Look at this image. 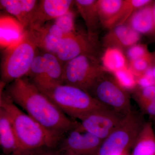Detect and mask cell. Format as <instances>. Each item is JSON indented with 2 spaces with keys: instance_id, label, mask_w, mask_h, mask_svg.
<instances>
[{
  "instance_id": "obj_23",
  "label": "cell",
  "mask_w": 155,
  "mask_h": 155,
  "mask_svg": "<svg viewBox=\"0 0 155 155\" xmlns=\"http://www.w3.org/2000/svg\"><path fill=\"white\" fill-rule=\"evenodd\" d=\"M112 74L118 83L128 91L130 90L133 91L137 87L135 76L128 67Z\"/></svg>"
},
{
  "instance_id": "obj_4",
  "label": "cell",
  "mask_w": 155,
  "mask_h": 155,
  "mask_svg": "<svg viewBox=\"0 0 155 155\" xmlns=\"http://www.w3.org/2000/svg\"><path fill=\"white\" fill-rule=\"evenodd\" d=\"M38 49L33 31L25 30L19 39L4 53L1 66V82L6 85L27 76Z\"/></svg>"
},
{
  "instance_id": "obj_32",
  "label": "cell",
  "mask_w": 155,
  "mask_h": 155,
  "mask_svg": "<svg viewBox=\"0 0 155 155\" xmlns=\"http://www.w3.org/2000/svg\"><path fill=\"white\" fill-rule=\"evenodd\" d=\"M153 14H154V18L155 22V2H154L153 5Z\"/></svg>"
},
{
  "instance_id": "obj_11",
  "label": "cell",
  "mask_w": 155,
  "mask_h": 155,
  "mask_svg": "<svg viewBox=\"0 0 155 155\" xmlns=\"http://www.w3.org/2000/svg\"><path fill=\"white\" fill-rule=\"evenodd\" d=\"M97 9L102 28L108 30L125 24L134 11L128 0H97Z\"/></svg>"
},
{
  "instance_id": "obj_3",
  "label": "cell",
  "mask_w": 155,
  "mask_h": 155,
  "mask_svg": "<svg viewBox=\"0 0 155 155\" xmlns=\"http://www.w3.org/2000/svg\"><path fill=\"white\" fill-rule=\"evenodd\" d=\"M37 87L63 113L73 119L81 120L94 111L108 108L87 92L76 87L60 84Z\"/></svg>"
},
{
  "instance_id": "obj_17",
  "label": "cell",
  "mask_w": 155,
  "mask_h": 155,
  "mask_svg": "<svg viewBox=\"0 0 155 155\" xmlns=\"http://www.w3.org/2000/svg\"><path fill=\"white\" fill-rule=\"evenodd\" d=\"M97 0H75L74 4L80 14L90 35L98 38L102 28L97 9Z\"/></svg>"
},
{
  "instance_id": "obj_5",
  "label": "cell",
  "mask_w": 155,
  "mask_h": 155,
  "mask_svg": "<svg viewBox=\"0 0 155 155\" xmlns=\"http://www.w3.org/2000/svg\"><path fill=\"white\" fill-rule=\"evenodd\" d=\"M145 124L141 113L132 110L123 116L119 125L93 155H123L128 153Z\"/></svg>"
},
{
  "instance_id": "obj_31",
  "label": "cell",
  "mask_w": 155,
  "mask_h": 155,
  "mask_svg": "<svg viewBox=\"0 0 155 155\" xmlns=\"http://www.w3.org/2000/svg\"><path fill=\"white\" fill-rule=\"evenodd\" d=\"M151 69L152 72L153 77L155 80V51L151 53Z\"/></svg>"
},
{
  "instance_id": "obj_9",
  "label": "cell",
  "mask_w": 155,
  "mask_h": 155,
  "mask_svg": "<svg viewBox=\"0 0 155 155\" xmlns=\"http://www.w3.org/2000/svg\"><path fill=\"white\" fill-rule=\"evenodd\" d=\"M123 116L109 108H103L86 116L78 127L104 140L119 125Z\"/></svg>"
},
{
  "instance_id": "obj_6",
  "label": "cell",
  "mask_w": 155,
  "mask_h": 155,
  "mask_svg": "<svg viewBox=\"0 0 155 155\" xmlns=\"http://www.w3.org/2000/svg\"><path fill=\"white\" fill-rule=\"evenodd\" d=\"M105 71L98 56L81 55L64 64L63 83L76 87L89 93Z\"/></svg>"
},
{
  "instance_id": "obj_29",
  "label": "cell",
  "mask_w": 155,
  "mask_h": 155,
  "mask_svg": "<svg viewBox=\"0 0 155 155\" xmlns=\"http://www.w3.org/2000/svg\"><path fill=\"white\" fill-rule=\"evenodd\" d=\"M44 148H42L35 150H23L9 155H41V153Z\"/></svg>"
},
{
  "instance_id": "obj_14",
  "label": "cell",
  "mask_w": 155,
  "mask_h": 155,
  "mask_svg": "<svg viewBox=\"0 0 155 155\" xmlns=\"http://www.w3.org/2000/svg\"><path fill=\"white\" fill-rule=\"evenodd\" d=\"M154 2L134 11L125 23L140 35L149 37L150 40L155 38Z\"/></svg>"
},
{
  "instance_id": "obj_34",
  "label": "cell",
  "mask_w": 155,
  "mask_h": 155,
  "mask_svg": "<svg viewBox=\"0 0 155 155\" xmlns=\"http://www.w3.org/2000/svg\"><path fill=\"white\" fill-rule=\"evenodd\" d=\"M151 42H155V38H154L153 39L151 40Z\"/></svg>"
},
{
  "instance_id": "obj_19",
  "label": "cell",
  "mask_w": 155,
  "mask_h": 155,
  "mask_svg": "<svg viewBox=\"0 0 155 155\" xmlns=\"http://www.w3.org/2000/svg\"><path fill=\"white\" fill-rule=\"evenodd\" d=\"M101 61L104 69L112 74L128 67V62L125 52L116 48L105 49Z\"/></svg>"
},
{
  "instance_id": "obj_30",
  "label": "cell",
  "mask_w": 155,
  "mask_h": 155,
  "mask_svg": "<svg viewBox=\"0 0 155 155\" xmlns=\"http://www.w3.org/2000/svg\"><path fill=\"white\" fill-rule=\"evenodd\" d=\"M62 152L59 149L45 148L44 149L41 155H61Z\"/></svg>"
},
{
  "instance_id": "obj_8",
  "label": "cell",
  "mask_w": 155,
  "mask_h": 155,
  "mask_svg": "<svg viewBox=\"0 0 155 155\" xmlns=\"http://www.w3.org/2000/svg\"><path fill=\"white\" fill-rule=\"evenodd\" d=\"M101 45L98 38L91 36L87 31L77 30L61 39L56 55L65 64L81 55L98 56Z\"/></svg>"
},
{
  "instance_id": "obj_15",
  "label": "cell",
  "mask_w": 155,
  "mask_h": 155,
  "mask_svg": "<svg viewBox=\"0 0 155 155\" xmlns=\"http://www.w3.org/2000/svg\"><path fill=\"white\" fill-rule=\"evenodd\" d=\"M39 1L36 0H1V9L14 16L25 30L28 28Z\"/></svg>"
},
{
  "instance_id": "obj_35",
  "label": "cell",
  "mask_w": 155,
  "mask_h": 155,
  "mask_svg": "<svg viewBox=\"0 0 155 155\" xmlns=\"http://www.w3.org/2000/svg\"><path fill=\"white\" fill-rule=\"evenodd\" d=\"M127 154H128H128H124V155H127Z\"/></svg>"
},
{
  "instance_id": "obj_22",
  "label": "cell",
  "mask_w": 155,
  "mask_h": 155,
  "mask_svg": "<svg viewBox=\"0 0 155 155\" xmlns=\"http://www.w3.org/2000/svg\"><path fill=\"white\" fill-rule=\"evenodd\" d=\"M45 73L44 58L40 50L38 49L31 65L28 72V78L35 84L40 83Z\"/></svg>"
},
{
  "instance_id": "obj_24",
  "label": "cell",
  "mask_w": 155,
  "mask_h": 155,
  "mask_svg": "<svg viewBox=\"0 0 155 155\" xmlns=\"http://www.w3.org/2000/svg\"><path fill=\"white\" fill-rule=\"evenodd\" d=\"M75 14L72 9L66 14L54 20V22L60 27L64 35H67L77 31L75 27Z\"/></svg>"
},
{
  "instance_id": "obj_21",
  "label": "cell",
  "mask_w": 155,
  "mask_h": 155,
  "mask_svg": "<svg viewBox=\"0 0 155 155\" xmlns=\"http://www.w3.org/2000/svg\"><path fill=\"white\" fill-rule=\"evenodd\" d=\"M32 30L35 35L39 49L56 54L61 39L50 34L44 26Z\"/></svg>"
},
{
  "instance_id": "obj_10",
  "label": "cell",
  "mask_w": 155,
  "mask_h": 155,
  "mask_svg": "<svg viewBox=\"0 0 155 155\" xmlns=\"http://www.w3.org/2000/svg\"><path fill=\"white\" fill-rule=\"evenodd\" d=\"M78 127L64 137L58 145V149L72 155H93L103 140Z\"/></svg>"
},
{
  "instance_id": "obj_2",
  "label": "cell",
  "mask_w": 155,
  "mask_h": 155,
  "mask_svg": "<svg viewBox=\"0 0 155 155\" xmlns=\"http://www.w3.org/2000/svg\"><path fill=\"white\" fill-rule=\"evenodd\" d=\"M4 87H1L0 107L5 110L11 119L19 142V152L58 147L61 140L19 109L3 90Z\"/></svg>"
},
{
  "instance_id": "obj_36",
  "label": "cell",
  "mask_w": 155,
  "mask_h": 155,
  "mask_svg": "<svg viewBox=\"0 0 155 155\" xmlns=\"http://www.w3.org/2000/svg\"><path fill=\"white\" fill-rule=\"evenodd\" d=\"M127 155H129V154H127Z\"/></svg>"
},
{
  "instance_id": "obj_16",
  "label": "cell",
  "mask_w": 155,
  "mask_h": 155,
  "mask_svg": "<svg viewBox=\"0 0 155 155\" xmlns=\"http://www.w3.org/2000/svg\"><path fill=\"white\" fill-rule=\"evenodd\" d=\"M0 145L3 155H9L19 151V146L10 117L0 107Z\"/></svg>"
},
{
  "instance_id": "obj_33",
  "label": "cell",
  "mask_w": 155,
  "mask_h": 155,
  "mask_svg": "<svg viewBox=\"0 0 155 155\" xmlns=\"http://www.w3.org/2000/svg\"><path fill=\"white\" fill-rule=\"evenodd\" d=\"M72 155L68 153H62V155Z\"/></svg>"
},
{
  "instance_id": "obj_25",
  "label": "cell",
  "mask_w": 155,
  "mask_h": 155,
  "mask_svg": "<svg viewBox=\"0 0 155 155\" xmlns=\"http://www.w3.org/2000/svg\"><path fill=\"white\" fill-rule=\"evenodd\" d=\"M128 64L130 62L150 55L147 44L140 43L134 45L125 52Z\"/></svg>"
},
{
  "instance_id": "obj_13",
  "label": "cell",
  "mask_w": 155,
  "mask_h": 155,
  "mask_svg": "<svg viewBox=\"0 0 155 155\" xmlns=\"http://www.w3.org/2000/svg\"><path fill=\"white\" fill-rule=\"evenodd\" d=\"M141 38V35L125 23L108 30L103 37L101 45L105 49L116 48L125 52L130 47L140 43Z\"/></svg>"
},
{
  "instance_id": "obj_7",
  "label": "cell",
  "mask_w": 155,
  "mask_h": 155,
  "mask_svg": "<svg viewBox=\"0 0 155 155\" xmlns=\"http://www.w3.org/2000/svg\"><path fill=\"white\" fill-rule=\"evenodd\" d=\"M89 94L101 104L122 116L132 111L129 91L118 83L112 73L107 71L97 79Z\"/></svg>"
},
{
  "instance_id": "obj_28",
  "label": "cell",
  "mask_w": 155,
  "mask_h": 155,
  "mask_svg": "<svg viewBox=\"0 0 155 155\" xmlns=\"http://www.w3.org/2000/svg\"><path fill=\"white\" fill-rule=\"evenodd\" d=\"M140 107L150 116H155V101L138 104Z\"/></svg>"
},
{
  "instance_id": "obj_27",
  "label": "cell",
  "mask_w": 155,
  "mask_h": 155,
  "mask_svg": "<svg viewBox=\"0 0 155 155\" xmlns=\"http://www.w3.org/2000/svg\"><path fill=\"white\" fill-rule=\"evenodd\" d=\"M43 26L50 34L56 38L62 39L65 36L61 28L54 22L53 23L48 22Z\"/></svg>"
},
{
  "instance_id": "obj_26",
  "label": "cell",
  "mask_w": 155,
  "mask_h": 155,
  "mask_svg": "<svg viewBox=\"0 0 155 155\" xmlns=\"http://www.w3.org/2000/svg\"><path fill=\"white\" fill-rule=\"evenodd\" d=\"M151 54L147 56L130 62L128 68L132 72L135 78L144 75L147 71L151 68Z\"/></svg>"
},
{
  "instance_id": "obj_1",
  "label": "cell",
  "mask_w": 155,
  "mask_h": 155,
  "mask_svg": "<svg viewBox=\"0 0 155 155\" xmlns=\"http://www.w3.org/2000/svg\"><path fill=\"white\" fill-rule=\"evenodd\" d=\"M5 91L14 104L61 140L80 124L67 117L27 76L11 82Z\"/></svg>"
},
{
  "instance_id": "obj_12",
  "label": "cell",
  "mask_w": 155,
  "mask_h": 155,
  "mask_svg": "<svg viewBox=\"0 0 155 155\" xmlns=\"http://www.w3.org/2000/svg\"><path fill=\"white\" fill-rule=\"evenodd\" d=\"M74 4V1L72 0L39 1L27 29L37 30L41 28L47 22L66 14Z\"/></svg>"
},
{
  "instance_id": "obj_20",
  "label": "cell",
  "mask_w": 155,
  "mask_h": 155,
  "mask_svg": "<svg viewBox=\"0 0 155 155\" xmlns=\"http://www.w3.org/2000/svg\"><path fill=\"white\" fill-rule=\"evenodd\" d=\"M131 150L130 155H155V138L150 124L145 123Z\"/></svg>"
},
{
  "instance_id": "obj_18",
  "label": "cell",
  "mask_w": 155,
  "mask_h": 155,
  "mask_svg": "<svg viewBox=\"0 0 155 155\" xmlns=\"http://www.w3.org/2000/svg\"><path fill=\"white\" fill-rule=\"evenodd\" d=\"M44 58L45 73L43 79L37 86L63 83L64 64L52 53L41 51Z\"/></svg>"
}]
</instances>
